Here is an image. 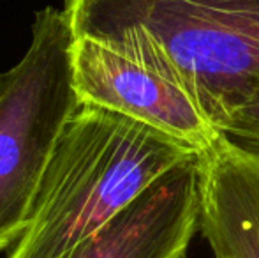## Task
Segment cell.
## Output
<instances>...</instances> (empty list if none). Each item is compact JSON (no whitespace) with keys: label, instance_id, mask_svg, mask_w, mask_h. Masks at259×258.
<instances>
[{"label":"cell","instance_id":"cell-1","mask_svg":"<svg viewBox=\"0 0 259 258\" xmlns=\"http://www.w3.org/2000/svg\"><path fill=\"white\" fill-rule=\"evenodd\" d=\"M76 38L185 83L221 131L259 89V0H64Z\"/></svg>","mask_w":259,"mask_h":258},{"label":"cell","instance_id":"cell-2","mask_svg":"<svg viewBox=\"0 0 259 258\" xmlns=\"http://www.w3.org/2000/svg\"><path fill=\"white\" fill-rule=\"evenodd\" d=\"M194 151L118 112L85 104L67 122L9 258H65Z\"/></svg>","mask_w":259,"mask_h":258},{"label":"cell","instance_id":"cell-3","mask_svg":"<svg viewBox=\"0 0 259 258\" xmlns=\"http://www.w3.org/2000/svg\"><path fill=\"white\" fill-rule=\"evenodd\" d=\"M64 9L34 18L32 41L0 76V251L28 228L42 179L67 122L79 110L72 46Z\"/></svg>","mask_w":259,"mask_h":258},{"label":"cell","instance_id":"cell-4","mask_svg":"<svg viewBox=\"0 0 259 258\" xmlns=\"http://www.w3.org/2000/svg\"><path fill=\"white\" fill-rule=\"evenodd\" d=\"M72 62L81 103L136 119L199 152L222 136L185 83L152 65L83 38H76Z\"/></svg>","mask_w":259,"mask_h":258},{"label":"cell","instance_id":"cell-5","mask_svg":"<svg viewBox=\"0 0 259 258\" xmlns=\"http://www.w3.org/2000/svg\"><path fill=\"white\" fill-rule=\"evenodd\" d=\"M203 182V152H196L65 258H184L201 230Z\"/></svg>","mask_w":259,"mask_h":258},{"label":"cell","instance_id":"cell-6","mask_svg":"<svg viewBox=\"0 0 259 258\" xmlns=\"http://www.w3.org/2000/svg\"><path fill=\"white\" fill-rule=\"evenodd\" d=\"M201 234L215 258H259V151L221 138L205 152Z\"/></svg>","mask_w":259,"mask_h":258},{"label":"cell","instance_id":"cell-7","mask_svg":"<svg viewBox=\"0 0 259 258\" xmlns=\"http://www.w3.org/2000/svg\"><path fill=\"white\" fill-rule=\"evenodd\" d=\"M221 133L226 138L259 151V89L222 121Z\"/></svg>","mask_w":259,"mask_h":258}]
</instances>
